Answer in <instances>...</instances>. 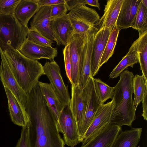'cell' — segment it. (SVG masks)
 I'll use <instances>...</instances> for the list:
<instances>
[{"label": "cell", "instance_id": "obj_6", "mask_svg": "<svg viewBox=\"0 0 147 147\" xmlns=\"http://www.w3.org/2000/svg\"><path fill=\"white\" fill-rule=\"evenodd\" d=\"M93 78L91 76L87 84L82 89L85 115L79 132L80 142L101 105L95 92Z\"/></svg>", "mask_w": 147, "mask_h": 147}, {"label": "cell", "instance_id": "obj_16", "mask_svg": "<svg viewBox=\"0 0 147 147\" xmlns=\"http://www.w3.org/2000/svg\"><path fill=\"white\" fill-rule=\"evenodd\" d=\"M51 27L57 41V45H67L69 38L74 34V31L67 14L52 20Z\"/></svg>", "mask_w": 147, "mask_h": 147}, {"label": "cell", "instance_id": "obj_17", "mask_svg": "<svg viewBox=\"0 0 147 147\" xmlns=\"http://www.w3.org/2000/svg\"><path fill=\"white\" fill-rule=\"evenodd\" d=\"M141 0H123L116 23L120 30L131 27Z\"/></svg>", "mask_w": 147, "mask_h": 147}, {"label": "cell", "instance_id": "obj_34", "mask_svg": "<svg viewBox=\"0 0 147 147\" xmlns=\"http://www.w3.org/2000/svg\"><path fill=\"white\" fill-rule=\"evenodd\" d=\"M65 66L66 76L70 81L71 83V66L70 56L69 45L65 46L63 50Z\"/></svg>", "mask_w": 147, "mask_h": 147}, {"label": "cell", "instance_id": "obj_40", "mask_svg": "<svg viewBox=\"0 0 147 147\" xmlns=\"http://www.w3.org/2000/svg\"><path fill=\"white\" fill-rule=\"evenodd\" d=\"M141 1L143 5L147 8V0H141Z\"/></svg>", "mask_w": 147, "mask_h": 147}, {"label": "cell", "instance_id": "obj_1", "mask_svg": "<svg viewBox=\"0 0 147 147\" xmlns=\"http://www.w3.org/2000/svg\"><path fill=\"white\" fill-rule=\"evenodd\" d=\"M27 94L25 108L30 147H65L57 122L38 84Z\"/></svg>", "mask_w": 147, "mask_h": 147}, {"label": "cell", "instance_id": "obj_27", "mask_svg": "<svg viewBox=\"0 0 147 147\" xmlns=\"http://www.w3.org/2000/svg\"><path fill=\"white\" fill-rule=\"evenodd\" d=\"M133 89L134 95V105L136 110L138 106L142 102L147 89V81L145 80L142 75L137 74L134 76Z\"/></svg>", "mask_w": 147, "mask_h": 147}, {"label": "cell", "instance_id": "obj_11", "mask_svg": "<svg viewBox=\"0 0 147 147\" xmlns=\"http://www.w3.org/2000/svg\"><path fill=\"white\" fill-rule=\"evenodd\" d=\"M51 6H44L40 7L34 15L30 22L29 30L36 32L51 40L56 39L51 27L50 17Z\"/></svg>", "mask_w": 147, "mask_h": 147}, {"label": "cell", "instance_id": "obj_33", "mask_svg": "<svg viewBox=\"0 0 147 147\" xmlns=\"http://www.w3.org/2000/svg\"><path fill=\"white\" fill-rule=\"evenodd\" d=\"M67 11H68L65 3L51 6L50 12L51 21L66 14Z\"/></svg>", "mask_w": 147, "mask_h": 147}, {"label": "cell", "instance_id": "obj_30", "mask_svg": "<svg viewBox=\"0 0 147 147\" xmlns=\"http://www.w3.org/2000/svg\"><path fill=\"white\" fill-rule=\"evenodd\" d=\"M131 28L138 30L139 33L147 30V8L141 1Z\"/></svg>", "mask_w": 147, "mask_h": 147}, {"label": "cell", "instance_id": "obj_38", "mask_svg": "<svg viewBox=\"0 0 147 147\" xmlns=\"http://www.w3.org/2000/svg\"><path fill=\"white\" fill-rule=\"evenodd\" d=\"M147 89L146 90L144 96L142 101V116L144 119L147 120Z\"/></svg>", "mask_w": 147, "mask_h": 147}, {"label": "cell", "instance_id": "obj_29", "mask_svg": "<svg viewBox=\"0 0 147 147\" xmlns=\"http://www.w3.org/2000/svg\"><path fill=\"white\" fill-rule=\"evenodd\" d=\"M95 92L101 105L108 99L113 98L114 88L109 86L99 78H93Z\"/></svg>", "mask_w": 147, "mask_h": 147}, {"label": "cell", "instance_id": "obj_3", "mask_svg": "<svg viewBox=\"0 0 147 147\" xmlns=\"http://www.w3.org/2000/svg\"><path fill=\"white\" fill-rule=\"evenodd\" d=\"M19 85L26 94L38 84L40 78L45 75L43 66L38 61L29 59L18 50L0 51Z\"/></svg>", "mask_w": 147, "mask_h": 147}, {"label": "cell", "instance_id": "obj_14", "mask_svg": "<svg viewBox=\"0 0 147 147\" xmlns=\"http://www.w3.org/2000/svg\"><path fill=\"white\" fill-rule=\"evenodd\" d=\"M19 51L26 57L34 60L46 59L54 60L57 55V49L52 46L35 44L26 38Z\"/></svg>", "mask_w": 147, "mask_h": 147}, {"label": "cell", "instance_id": "obj_26", "mask_svg": "<svg viewBox=\"0 0 147 147\" xmlns=\"http://www.w3.org/2000/svg\"><path fill=\"white\" fill-rule=\"evenodd\" d=\"M137 40V51L140 69L147 81V30L139 33Z\"/></svg>", "mask_w": 147, "mask_h": 147}, {"label": "cell", "instance_id": "obj_5", "mask_svg": "<svg viewBox=\"0 0 147 147\" xmlns=\"http://www.w3.org/2000/svg\"><path fill=\"white\" fill-rule=\"evenodd\" d=\"M67 14L73 27L74 34H95L99 30L95 24L100 17L94 9L82 5L70 11Z\"/></svg>", "mask_w": 147, "mask_h": 147}, {"label": "cell", "instance_id": "obj_25", "mask_svg": "<svg viewBox=\"0 0 147 147\" xmlns=\"http://www.w3.org/2000/svg\"><path fill=\"white\" fill-rule=\"evenodd\" d=\"M138 63L137 51V40L132 44L127 54L114 68L109 75L111 78H116L129 67L133 68L134 65Z\"/></svg>", "mask_w": 147, "mask_h": 147}, {"label": "cell", "instance_id": "obj_37", "mask_svg": "<svg viewBox=\"0 0 147 147\" xmlns=\"http://www.w3.org/2000/svg\"><path fill=\"white\" fill-rule=\"evenodd\" d=\"M65 0H39L38 5L40 7L44 6L65 4Z\"/></svg>", "mask_w": 147, "mask_h": 147}, {"label": "cell", "instance_id": "obj_20", "mask_svg": "<svg viewBox=\"0 0 147 147\" xmlns=\"http://www.w3.org/2000/svg\"><path fill=\"white\" fill-rule=\"evenodd\" d=\"M8 100L10 116L15 124L22 127L27 125L28 117L25 109L22 107L11 92L4 86Z\"/></svg>", "mask_w": 147, "mask_h": 147}, {"label": "cell", "instance_id": "obj_12", "mask_svg": "<svg viewBox=\"0 0 147 147\" xmlns=\"http://www.w3.org/2000/svg\"><path fill=\"white\" fill-rule=\"evenodd\" d=\"M111 31L105 28L99 29L94 35L91 60L90 74L93 77L99 70V64Z\"/></svg>", "mask_w": 147, "mask_h": 147}, {"label": "cell", "instance_id": "obj_4", "mask_svg": "<svg viewBox=\"0 0 147 147\" xmlns=\"http://www.w3.org/2000/svg\"><path fill=\"white\" fill-rule=\"evenodd\" d=\"M29 30L17 20L14 14L0 13V51L19 50Z\"/></svg>", "mask_w": 147, "mask_h": 147}, {"label": "cell", "instance_id": "obj_13", "mask_svg": "<svg viewBox=\"0 0 147 147\" xmlns=\"http://www.w3.org/2000/svg\"><path fill=\"white\" fill-rule=\"evenodd\" d=\"M0 65V77L4 86L7 87L25 109L27 94L16 80L7 63L2 57Z\"/></svg>", "mask_w": 147, "mask_h": 147}, {"label": "cell", "instance_id": "obj_18", "mask_svg": "<svg viewBox=\"0 0 147 147\" xmlns=\"http://www.w3.org/2000/svg\"><path fill=\"white\" fill-rule=\"evenodd\" d=\"M123 0H109L105 6L103 15L95 24L99 29L105 28L111 31L116 24Z\"/></svg>", "mask_w": 147, "mask_h": 147}, {"label": "cell", "instance_id": "obj_39", "mask_svg": "<svg viewBox=\"0 0 147 147\" xmlns=\"http://www.w3.org/2000/svg\"><path fill=\"white\" fill-rule=\"evenodd\" d=\"M84 4L95 7L100 9V5L98 0H84Z\"/></svg>", "mask_w": 147, "mask_h": 147}, {"label": "cell", "instance_id": "obj_10", "mask_svg": "<svg viewBox=\"0 0 147 147\" xmlns=\"http://www.w3.org/2000/svg\"><path fill=\"white\" fill-rule=\"evenodd\" d=\"M113 106V99L111 101L100 106L92 122L80 141L82 144L86 143L106 125L110 124Z\"/></svg>", "mask_w": 147, "mask_h": 147}, {"label": "cell", "instance_id": "obj_31", "mask_svg": "<svg viewBox=\"0 0 147 147\" xmlns=\"http://www.w3.org/2000/svg\"><path fill=\"white\" fill-rule=\"evenodd\" d=\"M27 38L32 42L39 45L51 46L53 41L45 37L39 33L29 30Z\"/></svg>", "mask_w": 147, "mask_h": 147}, {"label": "cell", "instance_id": "obj_7", "mask_svg": "<svg viewBox=\"0 0 147 147\" xmlns=\"http://www.w3.org/2000/svg\"><path fill=\"white\" fill-rule=\"evenodd\" d=\"M57 125L59 132L63 134L64 141L67 145L74 147L80 142L77 124L69 105L63 107Z\"/></svg>", "mask_w": 147, "mask_h": 147}, {"label": "cell", "instance_id": "obj_32", "mask_svg": "<svg viewBox=\"0 0 147 147\" xmlns=\"http://www.w3.org/2000/svg\"><path fill=\"white\" fill-rule=\"evenodd\" d=\"M21 0H0V13L5 15L14 14Z\"/></svg>", "mask_w": 147, "mask_h": 147}, {"label": "cell", "instance_id": "obj_21", "mask_svg": "<svg viewBox=\"0 0 147 147\" xmlns=\"http://www.w3.org/2000/svg\"><path fill=\"white\" fill-rule=\"evenodd\" d=\"M69 106L80 131L85 115L82 89L78 84L71 85V98Z\"/></svg>", "mask_w": 147, "mask_h": 147}, {"label": "cell", "instance_id": "obj_15", "mask_svg": "<svg viewBox=\"0 0 147 147\" xmlns=\"http://www.w3.org/2000/svg\"><path fill=\"white\" fill-rule=\"evenodd\" d=\"M121 130V127L109 124L81 147H111Z\"/></svg>", "mask_w": 147, "mask_h": 147}, {"label": "cell", "instance_id": "obj_28", "mask_svg": "<svg viewBox=\"0 0 147 147\" xmlns=\"http://www.w3.org/2000/svg\"><path fill=\"white\" fill-rule=\"evenodd\" d=\"M120 31L115 25L111 32L99 64L100 68L113 55Z\"/></svg>", "mask_w": 147, "mask_h": 147}, {"label": "cell", "instance_id": "obj_36", "mask_svg": "<svg viewBox=\"0 0 147 147\" xmlns=\"http://www.w3.org/2000/svg\"><path fill=\"white\" fill-rule=\"evenodd\" d=\"M65 4L68 11H70L82 5H84V0H65Z\"/></svg>", "mask_w": 147, "mask_h": 147}, {"label": "cell", "instance_id": "obj_2", "mask_svg": "<svg viewBox=\"0 0 147 147\" xmlns=\"http://www.w3.org/2000/svg\"><path fill=\"white\" fill-rule=\"evenodd\" d=\"M119 76V80L114 87V106L110 124L131 127L136 119V110L132 98L134 76L132 71L125 70Z\"/></svg>", "mask_w": 147, "mask_h": 147}, {"label": "cell", "instance_id": "obj_8", "mask_svg": "<svg viewBox=\"0 0 147 147\" xmlns=\"http://www.w3.org/2000/svg\"><path fill=\"white\" fill-rule=\"evenodd\" d=\"M43 67L45 75L63 107L69 105L70 98L68 89L63 79L59 65L54 60L46 62Z\"/></svg>", "mask_w": 147, "mask_h": 147}, {"label": "cell", "instance_id": "obj_9", "mask_svg": "<svg viewBox=\"0 0 147 147\" xmlns=\"http://www.w3.org/2000/svg\"><path fill=\"white\" fill-rule=\"evenodd\" d=\"M86 34H73L68 44L71 66V85L78 84L80 74L83 57V49Z\"/></svg>", "mask_w": 147, "mask_h": 147}, {"label": "cell", "instance_id": "obj_23", "mask_svg": "<svg viewBox=\"0 0 147 147\" xmlns=\"http://www.w3.org/2000/svg\"><path fill=\"white\" fill-rule=\"evenodd\" d=\"M39 0H21L17 6L14 15L23 26L28 27L30 19L38 10Z\"/></svg>", "mask_w": 147, "mask_h": 147}, {"label": "cell", "instance_id": "obj_19", "mask_svg": "<svg viewBox=\"0 0 147 147\" xmlns=\"http://www.w3.org/2000/svg\"><path fill=\"white\" fill-rule=\"evenodd\" d=\"M95 34H86L85 37L82 65L78 84L82 89H83L86 85L91 76V55L93 41Z\"/></svg>", "mask_w": 147, "mask_h": 147}, {"label": "cell", "instance_id": "obj_22", "mask_svg": "<svg viewBox=\"0 0 147 147\" xmlns=\"http://www.w3.org/2000/svg\"><path fill=\"white\" fill-rule=\"evenodd\" d=\"M38 84L42 96L57 124L63 106L50 83L39 81Z\"/></svg>", "mask_w": 147, "mask_h": 147}, {"label": "cell", "instance_id": "obj_24", "mask_svg": "<svg viewBox=\"0 0 147 147\" xmlns=\"http://www.w3.org/2000/svg\"><path fill=\"white\" fill-rule=\"evenodd\" d=\"M142 128H131L121 131L111 147H136L140 139Z\"/></svg>", "mask_w": 147, "mask_h": 147}, {"label": "cell", "instance_id": "obj_35", "mask_svg": "<svg viewBox=\"0 0 147 147\" xmlns=\"http://www.w3.org/2000/svg\"><path fill=\"white\" fill-rule=\"evenodd\" d=\"M16 147H30L27 126L22 127L21 136Z\"/></svg>", "mask_w": 147, "mask_h": 147}]
</instances>
